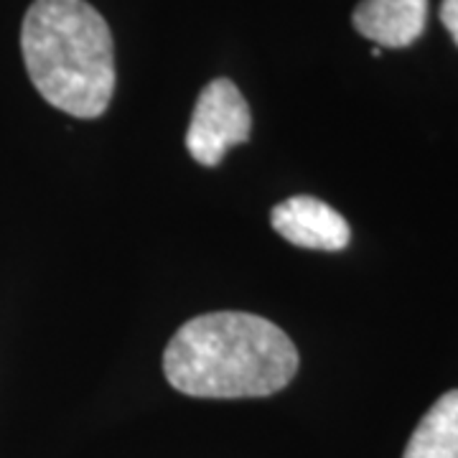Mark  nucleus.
Masks as SVG:
<instances>
[{
    "mask_svg": "<svg viewBox=\"0 0 458 458\" xmlns=\"http://www.w3.org/2000/svg\"><path fill=\"white\" fill-rule=\"evenodd\" d=\"M252 114L242 92L229 80L209 82L197 99L186 131V148L201 165H216L232 146L250 140Z\"/></svg>",
    "mask_w": 458,
    "mask_h": 458,
    "instance_id": "nucleus-3",
    "label": "nucleus"
},
{
    "mask_svg": "<svg viewBox=\"0 0 458 458\" xmlns=\"http://www.w3.org/2000/svg\"><path fill=\"white\" fill-rule=\"evenodd\" d=\"M21 51L33 87L51 107L80 120L110 107L113 33L87 0H33L21 26Z\"/></svg>",
    "mask_w": 458,
    "mask_h": 458,
    "instance_id": "nucleus-2",
    "label": "nucleus"
},
{
    "mask_svg": "<svg viewBox=\"0 0 458 458\" xmlns=\"http://www.w3.org/2000/svg\"><path fill=\"white\" fill-rule=\"evenodd\" d=\"M298 352L273 321L216 311L186 321L164 352L168 385L189 397H267L291 385Z\"/></svg>",
    "mask_w": 458,
    "mask_h": 458,
    "instance_id": "nucleus-1",
    "label": "nucleus"
},
{
    "mask_svg": "<svg viewBox=\"0 0 458 458\" xmlns=\"http://www.w3.org/2000/svg\"><path fill=\"white\" fill-rule=\"evenodd\" d=\"M441 23L445 31L451 33L454 44L458 47V0H443L441 3Z\"/></svg>",
    "mask_w": 458,
    "mask_h": 458,
    "instance_id": "nucleus-7",
    "label": "nucleus"
},
{
    "mask_svg": "<svg viewBox=\"0 0 458 458\" xmlns=\"http://www.w3.org/2000/svg\"><path fill=\"white\" fill-rule=\"evenodd\" d=\"M403 458H458V390L445 393L428 410Z\"/></svg>",
    "mask_w": 458,
    "mask_h": 458,
    "instance_id": "nucleus-6",
    "label": "nucleus"
},
{
    "mask_svg": "<svg viewBox=\"0 0 458 458\" xmlns=\"http://www.w3.org/2000/svg\"><path fill=\"white\" fill-rule=\"evenodd\" d=\"M270 225L283 240L306 250H344L352 240L349 222L316 197H291L270 212Z\"/></svg>",
    "mask_w": 458,
    "mask_h": 458,
    "instance_id": "nucleus-4",
    "label": "nucleus"
},
{
    "mask_svg": "<svg viewBox=\"0 0 458 458\" xmlns=\"http://www.w3.org/2000/svg\"><path fill=\"white\" fill-rule=\"evenodd\" d=\"M428 21V0H361L354 8V29L387 49H405L415 44Z\"/></svg>",
    "mask_w": 458,
    "mask_h": 458,
    "instance_id": "nucleus-5",
    "label": "nucleus"
}]
</instances>
